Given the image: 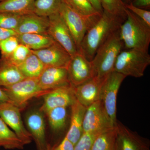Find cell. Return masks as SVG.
I'll return each mask as SVG.
<instances>
[{
    "label": "cell",
    "instance_id": "1",
    "mask_svg": "<svg viewBox=\"0 0 150 150\" xmlns=\"http://www.w3.org/2000/svg\"><path fill=\"white\" fill-rule=\"evenodd\" d=\"M123 22L103 11L98 21L86 33L79 52L91 61L99 47L112 33L119 29Z\"/></svg>",
    "mask_w": 150,
    "mask_h": 150
},
{
    "label": "cell",
    "instance_id": "2",
    "mask_svg": "<svg viewBox=\"0 0 150 150\" xmlns=\"http://www.w3.org/2000/svg\"><path fill=\"white\" fill-rule=\"evenodd\" d=\"M126 18L119 28L121 40L128 49H135L149 52L150 27L128 9Z\"/></svg>",
    "mask_w": 150,
    "mask_h": 150
},
{
    "label": "cell",
    "instance_id": "3",
    "mask_svg": "<svg viewBox=\"0 0 150 150\" xmlns=\"http://www.w3.org/2000/svg\"><path fill=\"white\" fill-rule=\"evenodd\" d=\"M123 46L118 29L108 38L91 61L93 67L94 77L104 80L114 71L116 59Z\"/></svg>",
    "mask_w": 150,
    "mask_h": 150
},
{
    "label": "cell",
    "instance_id": "4",
    "mask_svg": "<svg viewBox=\"0 0 150 150\" xmlns=\"http://www.w3.org/2000/svg\"><path fill=\"white\" fill-rule=\"evenodd\" d=\"M150 64L149 52L135 49L122 51L117 57L114 71L126 76L135 78L143 76L147 67Z\"/></svg>",
    "mask_w": 150,
    "mask_h": 150
},
{
    "label": "cell",
    "instance_id": "5",
    "mask_svg": "<svg viewBox=\"0 0 150 150\" xmlns=\"http://www.w3.org/2000/svg\"><path fill=\"white\" fill-rule=\"evenodd\" d=\"M59 13L72 35L78 51L88 30L95 24L101 15L85 16L77 12L62 3Z\"/></svg>",
    "mask_w": 150,
    "mask_h": 150
},
{
    "label": "cell",
    "instance_id": "6",
    "mask_svg": "<svg viewBox=\"0 0 150 150\" xmlns=\"http://www.w3.org/2000/svg\"><path fill=\"white\" fill-rule=\"evenodd\" d=\"M10 102L21 110L30 100L42 97L50 90H43L40 88L38 78H25L17 83L3 87Z\"/></svg>",
    "mask_w": 150,
    "mask_h": 150
},
{
    "label": "cell",
    "instance_id": "7",
    "mask_svg": "<svg viewBox=\"0 0 150 150\" xmlns=\"http://www.w3.org/2000/svg\"><path fill=\"white\" fill-rule=\"evenodd\" d=\"M126 77L124 75L113 71L105 79L101 86L99 100L101 101L105 111L114 127L116 126L117 121V94L120 86Z\"/></svg>",
    "mask_w": 150,
    "mask_h": 150
},
{
    "label": "cell",
    "instance_id": "8",
    "mask_svg": "<svg viewBox=\"0 0 150 150\" xmlns=\"http://www.w3.org/2000/svg\"><path fill=\"white\" fill-rule=\"evenodd\" d=\"M99 100L87 108L84 118L83 133L98 135L115 128Z\"/></svg>",
    "mask_w": 150,
    "mask_h": 150
},
{
    "label": "cell",
    "instance_id": "9",
    "mask_svg": "<svg viewBox=\"0 0 150 150\" xmlns=\"http://www.w3.org/2000/svg\"><path fill=\"white\" fill-rule=\"evenodd\" d=\"M21 109L10 102L0 103V118L4 121L25 145L32 142L31 134L25 127Z\"/></svg>",
    "mask_w": 150,
    "mask_h": 150
},
{
    "label": "cell",
    "instance_id": "10",
    "mask_svg": "<svg viewBox=\"0 0 150 150\" xmlns=\"http://www.w3.org/2000/svg\"><path fill=\"white\" fill-rule=\"evenodd\" d=\"M48 18L49 23L47 30L48 35L64 48L71 57L77 54L78 51L72 35L59 12Z\"/></svg>",
    "mask_w": 150,
    "mask_h": 150
},
{
    "label": "cell",
    "instance_id": "11",
    "mask_svg": "<svg viewBox=\"0 0 150 150\" xmlns=\"http://www.w3.org/2000/svg\"><path fill=\"white\" fill-rule=\"evenodd\" d=\"M67 70L70 83L74 87L80 85L94 76L91 62L79 51L72 56Z\"/></svg>",
    "mask_w": 150,
    "mask_h": 150
},
{
    "label": "cell",
    "instance_id": "12",
    "mask_svg": "<svg viewBox=\"0 0 150 150\" xmlns=\"http://www.w3.org/2000/svg\"><path fill=\"white\" fill-rule=\"evenodd\" d=\"M42 97L43 104L39 110L43 114L55 108L71 106L76 100L74 87L71 84L50 90Z\"/></svg>",
    "mask_w": 150,
    "mask_h": 150
},
{
    "label": "cell",
    "instance_id": "13",
    "mask_svg": "<svg viewBox=\"0 0 150 150\" xmlns=\"http://www.w3.org/2000/svg\"><path fill=\"white\" fill-rule=\"evenodd\" d=\"M31 52L40 59L45 67L67 69L71 55L57 42L47 48Z\"/></svg>",
    "mask_w": 150,
    "mask_h": 150
},
{
    "label": "cell",
    "instance_id": "14",
    "mask_svg": "<svg viewBox=\"0 0 150 150\" xmlns=\"http://www.w3.org/2000/svg\"><path fill=\"white\" fill-rule=\"evenodd\" d=\"M25 121L28 131L35 140L38 150H49L46 142V126L43 112L39 109L30 110L25 116Z\"/></svg>",
    "mask_w": 150,
    "mask_h": 150
},
{
    "label": "cell",
    "instance_id": "15",
    "mask_svg": "<svg viewBox=\"0 0 150 150\" xmlns=\"http://www.w3.org/2000/svg\"><path fill=\"white\" fill-rule=\"evenodd\" d=\"M115 127L117 150H149L141 137L121 122L117 121Z\"/></svg>",
    "mask_w": 150,
    "mask_h": 150
},
{
    "label": "cell",
    "instance_id": "16",
    "mask_svg": "<svg viewBox=\"0 0 150 150\" xmlns=\"http://www.w3.org/2000/svg\"><path fill=\"white\" fill-rule=\"evenodd\" d=\"M104 80L93 77L84 83L74 87L76 100L87 108L99 100L101 86Z\"/></svg>",
    "mask_w": 150,
    "mask_h": 150
},
{
    "label": "cell",
    "instance_id": "17",
    "mask_svg": "<svg viewBox=\"0 0 150 150\" xmlns=\"http://www.w3.org/2000/svg\"><path fill=\"white\" fill-rule=\"evenodd\" d=\"M38 79L40 88L44 91L71 84L66 68L46 67Z\"/></svg>",
    "mask_w": 150,
    "mask_h": 150
},
{
    "label": "cell",
    "instance_id": "18",
    "mask_svg": "<svg viewBox=\"0 0 150 150\" xmlns=\"http://www.w3.org/2000/svg\"><path fill=\"white\" fill-rule=\"evenodd\" d=\"M48 17L35 13L22 16L15 31L18 34L26 33L47 34L49 26Z\"/></svg>",
    "mask_w": 150,
    "mask_h": 150
},
{
    "label": "cell",
    "instance_id": "19",
    "mask_svg": "<svg viewBox=\"0 0 150 150\" xmlns=\"http://www.w3.org/2000/svg\"><path fill=\"white\" fill-rule=\"evenodd\" d=\"M71 107V123L66 137L75 146L83 134V124L87 108L77 100Z\"/></svg>",
    "mask_w": 150,
    "mask_h": 150
},
{
    "label": "cell",
    "instance_id": "20",
    "mask_svg": "<svg viewBox=\"0 0 150 150\" xmlns=\"http://www.w3.org/2000/svg\"><path fill=\"white\" fill-rule=\"evenodd\" d=\"M17 37L19 44L33 51L47 48L56 42L53 38L47 34L26 33L17 34Z\"/></svg>",
    "mask_w": 150,
    "mask_h": 150
},
{
    "label": "cell",
    "instance_id": "21",
    "mask_svg": "<svg viewBox=\"0 0 150 150\" xmlns=\"http://www.w3.org/2000/svg\"><path fill=\"white\" fill-rule=\"evenodd\" d=\"M25 78L18 67L0 59V86H10Z\"/></svg>",
    "mask_w": 150,
    "mask_h": 150
},
{
    "label": "cell",
    "instance_id": "22",
    "mask_svg": "<svg viewBox=\"0 0 150 150\" xmlns=\"http://www.w3.org/2000/svg\"><path fill=\"white\" fill-rule=\"evenodd\" d=\"M35 0H4L0 2V12L23 16L34 13Z\"/></svg>",
    "mask_w": 150,
    "mask_h": 150
},
{
    "label": "cell",
    "instance_id": "23",
    "mask_svg": "<svg viewBox=\"0 0 150 150\" xmlns=\"http://www.w3.org/2000/svg\"><path fill=\"white\" fill-rule=\"evenodd\" d=\"M24 146L16 134L0 118V147L7 149H22Z\"/></svg>",
    "mask_w": 150,
    "mask_h": 150
},
{
    "label": "cell",
    "instance_id": "24",
    "mask_svg": "<svg viewBox=\"0 0 150 150\" xmlns=\"http://www.w3.org/2000/svg\"><path fill=\"white\" fill-rule=\"evenodd\" d=\"M18 67L25 78H39L46 67L32 52L24 62Z\"/></svg>",
    "mask_w": 150,
    "mask_h": 150
},
{
    "label": "cell",
    "instance_id": "25",
    "mask_svg": "<svg viewBox=\"0 0 150 150\" xmlns=\"http://www.w3.org/2000/svg\"><path fill=\"white\" fill-rule=\"evenodd\" d=\"M91 150H117L115 127L97 136Z\"/></svg>",
    "mask_w": 150,
    "mask_h": 150
},
{
    "label": "cell",
    "instance_id": "26",
    "mask_svg": "<svg viewBox=\"0 0 150 150\" xmlns=\"http://www.w3.org/2000/svg\"><path fill=\"white\" fill-rule=\"evenodd\" d=\"M62 3V0H35L33 12L39 16L48 17L59 12Z\"/></svg>",
    "mask_w": 150,
    "mask_h": 150
},
{
    "label": "cell",
    "instance_id": "27",
    "mask_svg": "<svg viewBox=\"0 0 150 150\" xmlns=\"http://www.w3.org/2000/svg\"><path fill=\"white\" fill-rule=\"evenodd\" d=\"M67 107L55 108L46 113L49 125L54 131H62L64 128L67 118Z\"/></svg>",
    "mask_w": 150,
    "mask_h": 150
},
{
    "label": "cell",
    "instance_id": "28",
    "mask_svg": "<svg viewBox=\"0 0 150 150\" xmlns=\"http://www.w3.org/2000/svg\"><path fill=\"white\" fill-rule=\"evenodd\" d=\"M103 11L125 21L126 18V8L122 0H100Z\"/></svg>",
    "mask_w": 150,
    "mask_h": 150
},
{
    "label": "cell",
    "instance_id": "29",
    "mask_svg": "<svg viewBox=\"0 0 150 150\" xmlns=\"http://www.w3.org/2000/svg\"><path fill=\"white\" fill-rule=\"evenodd\" d=\"M62 1L71 8L83 15L85 16L101 15L95 9L88 0H62Z\"/></svg>",
    "mask_w": 150,
    "mask_h": 150
},
{
    "label": "cell",
    "instance_id": "30",
    "mask_svg": "<svg viewBox=\"0 0 150 150\" xmlns=\"http://www.w3.org/2000/svg\"><path fill=\"white\" fill-rule=\"evenodd\" d=\"M31 53V50L29 48L22 44H19L10 56L6 58H1V59L18 67L24 62Z\"/></svg>",
    "mask_w": 150,
    "mask_h": 150
},
{
    "label": "cell",
    "instance_id": "31",
    "mask_svg": "<svg viewBox=\"0 0 150 150\" xmlns=\"http://www.w3.org/2000/svg\"><path fill=\"white\" fill-rule=\"evenodd\" d=\"M22 16L7 12H0V28L15 30Z\"/></svg>",
    "mask_w": 150,
    "mask_h": 150
},
{
    "label": "cell",
    "instance_id": "32",
    "mask_svg": "<svg viewBox=\"0 0 150 150\" xmlns=\"http://www.w3.org/2000/svg\"><path fill=\"white\" fill-rule=\"evenodd\" d=\"M19 44L18 38L16 35L10 36L0 41L1 58H4L11 55Z\"/></svg>",
    "mask_w": 150,
    "mask_h": 150
},
{
    "label": "cell",
    "instance_id": "33",
    "mask_svg": "<svg viewBox=\"0 0 150 150\" xmlns=\"http://www.w3.org/2000/svg\"><path fill=\"white\" fill-rule=\"evenodd\" d=\"M95 134L83 133L81 139L75 145L74 150H91L97 136Z\"/></svg>",
    "mask_w": 150,
    "mask_h": 150
},
{
    "label": "cell",
    "instance_id": "34",
    "mask_svg": "<svg viewBox=\"0 0 150 150\" xmlns=\"http://www.w3.org/2000/svg\"><path fill=\"white\" fill-rule=\"evenodd\" d=\"M126 8L142 20L149 27H150V12L137 7L132 4L125 5Z\"/></svg>",
    "mask_w": 150,
    "mask_h": 150
},
{
    "label": "cell",
    "instance_id": "35",
    "mask_svg": "<svg viewBox=\"0 0 150 150\" xmlns=\"http://www.w3.org/2000/svg\"><path fill=\"white\" fill-rule=\"evenodd\" d=\"M74 145L65 137L61 144L54 150H74Z\"/></svg>",
    "mask_w": 150,
    "mask_h": 150
},
{
    "label": "cell",
    "instance_id": "36",
    "mask_svg": "<svg viewBox=\"0 0 150 150\" xmlns=\"http://www.w3.org/2000/svg\"><path fill=\"white\" fill-rule=\"evenodd\" d=\"M17 33L13 30L6 29L0 28V41L10 36L16 35Z\"/></svg>",
    "mask_w": 150,
    "mask_h": 150
},
{
    "label": "cell",
    "instance_id": "37",
    "mask_svg": "<svg viewBox=\"0 0 150 150\" xmlns=\"http://www.w3.org/2000/svg\"><path fill=\"white\" fill-rule=\"evenodd\" d=\"M132 4L137 7L142 8L149 7L150 0H134Z\"/></svg>",
    "mask_w": 150,
    "mask_h": 150
},
{
    "label": "cell",
    "instance_id": "38",
    "mask_svg": "<svg viewBox=\"0 0 150 150\" xmlns=\"http://www.w3.org/2000/svg\"><path fill=\"white\" fill-rule=\"evenodd\" d=\"M94 8L100 14H102L103 11L100 0H88Z\"/></svg>",
    "mask_w": 150,
    "mask_h": 150
},
{
    "label": "cell",
    "instance_id": "39",
    "mask_svg": "<svg viewBox=\"0 0 150 150\" xmlns=\"http://www.w3.org/2000/svg\"><path fill=\"white\" fill-rule=\"evenodd\" d=\"M5 102H10V101L2 88L0 87V103Z\"/></svg>",
    "mask_w": 150,
    "mask_h": 150
},
{
    "label": "cell",
    "instance_id": "40",
    "mask_svg": "<svg viewBox=\"0 0 150 150\" xmlns=\"http://www.w3.org/2000/svg\"><path fill=\"white\" fill-rule=\"evenodd\" d=\"M4 1V0H0V2H1L2 1Z\"/></svg>",
    "mask_w": 150,
    "mask_h": 150
}]
</instances>
